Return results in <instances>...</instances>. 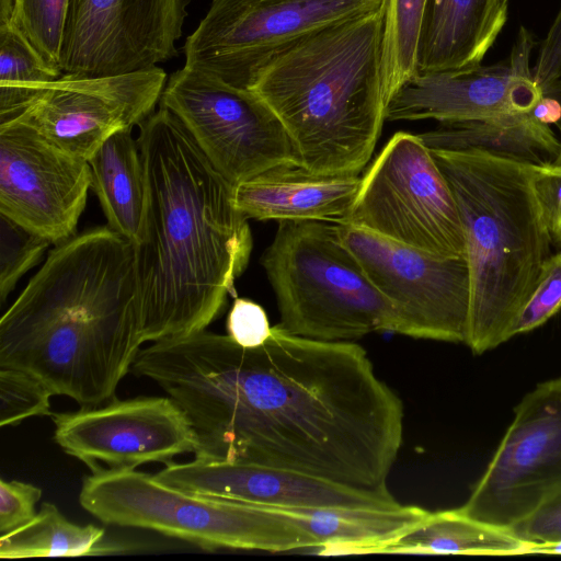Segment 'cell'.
<instances>
[{"mask_svg": "<svg viewBox=\"0 0 561 561\" xmlns=\"http://www.w3.org/2000/svg\"><path fill=\"white\" fill-rule=\"evenodd\" d=\"M186 415L195 457L299 471L360 489L387 488L403 404L354 342L276 324L260 346L206 330L152 342L131 370Z\"/></svg>", "mask_w": 561, "mask_h": 561, "instance_id": "1", "label": "cell"}, {"mask_svg": "<svg viewBox=\"0 0 561 561\" xmlns=\"http://www.w3.org/2000/svg\"><path fill=\"white\" fill-rule=\"evenodd\" d=\"M146 206L134 242L145 342L186 336L221 316L252 234L233 185L180 119L159 106L139 125Z\"/></svg>", "mask_w": 561, "mask_h": 561, "instance_id": "2", "label": "cell"}, {"mask_svg": "<svg viewBox=\"0 0 561 561\" xmlns=\"http://www.w3.org/2000/svg\"><path fill=\"white\" fill-rule=\"evenodd\" d=\"M144 343L135 247L106 225L56 244L3 313L0 367L96 407L115 398Z\"/></svg>", "mask_w": 561, "mask_h": 561, "instance_id": "3", "label": "cell"}, {"mask_svg": "<svg viewBox=\"0 0 561 561\" xmlns=\"http://www.w3.org/2000/svg\"><path fill=\"white\" fill-rule=\"evenodd\" d=\"M383 12L319 30L274 55L250 90L274 112L297 164L321 175H359L386 121Z\"/></svg>", "mask_w": 561, "mask_h": 561, "instance_id": "4", "label": "cell"}, {"mask_svg": "<svg viewBox=\"0 0 561 561\" xmlns=\"http://www.w3.org/2000/svg\"><path fill=\"white\" fill-rule=\"evenodd\" d=\"M460 213L470 278L466 344L474 354L510 331L552 254L533 186L535 163L482 150L431 149Z\"/></svg>", "mask_w": 561, "mask_h": 561, "instance_id": "5", "label": "cell"}, {"mask_svg": "<svg viewBox=\"0 0 561 561\" xmlns=\"http://www.w3.org/2000/svg\"><path fill=\"white\" fill-rule=\"evenodd\" d=\"M261 264L279 324L291 334L353 342L371 332H400L396 309L342 242L336 224L279 220Z\"/></svg>", "mask_w": 561, "mask_h": 561, "instance_id": "6", "label": "cell"}, {"mask_svg": "<svg viewBox=\"0 0 561 561\" xmlns=\"http://www.w3.org/2000/svg\"><path fill=\"white\" fill-rule=\"evenodd\" d=\"M79 503L104 524L153 530L207 551L319 548L318 540L288 514L186 492L136 469L91 471L83 478Z\"/></svg>", "mask_w": 561, "mask_h": 561, "instance_id": "7", "label": "cell"}, {"mask_svg": "<svg viewBox=\"0 0 561 561\" xmlns=\"http://www.w3.org/2000/svg\"><path fill=\"white\" fill-rule=\"evenodd\" d=\"M343 224L433 256H465L457 202L420 135L398 131L386 142Z\"/></svg>", "mask_w": 561, "mask_h": 561, "instance_id": "8", "label": "cell"}, {"mask_svg": "<svg viewBox=\"0 0 561 561\" xmlns=\"http://www.w3.org/2000/svg\"><path fill=\"white\" fill-rule=\"evenodd\" d=\"M380 7L381 0H213L185 39L184 66L250 90L259 70L280 50Z\"/></svg>", "mask_w": 561, "mask_h": 561, "instance_id": "9", "label": "cell"}, {"mask_svg": "<svg viewBox=\"0 0 561 561\" xmlns=\"http://www.w3.org/2000/svg\"><path fill=\"white\" fill-rule=\"evenodd\" d=\"M159 104L180 119L233 186L272 168L297 164L282 122L251 90L184 66L169 76Z\"/></svg>", "mask_w": 561, "mask_h": 561, "instance_id": "10", "label": "cell"}, {"mask_svg": "<svg viewBox=\"0 0 561 561\" xmlns=\"http://www.w3.org/2000/svg\"><path fill=\"white\" fill-rule=\"evenodd\" d=\"M336 225L342 242L396 309L399 334L467 342L470 278L465 256L437 257L353 225Z\"/></svg>", "mask_w": 561, "mask_h": 561, "instance_id": "11", "label": "cell"}, {"mask_svg": "<svg viewBox=\"0 0 561 561\" xmlns=\"http://www.w3.org/2000/svg\"><path fill=\"white\" fill-rule=\"evenodd\" d=\"M485 472L458 513L507 529L561 490V377L524 396Z\"/></svg>", "mask_w": 561, "mask_h": 561, "instance_id": "12", "label": "cell"}, {"mask_svg": "<svg viewBox=\"0 0 561 561\" xmlns=\"http://www.w3.org/2000/svg\"><path fill=\"white\" fill-rule=\"evenodd\" d=\"M191 0H70L60 69L103 77L178 57Z\"/></svg>", "mask_w": 561, "mask_h": 561, "instance_id": "13", "label": "cell"}, {"mask_svg": "<svg viewBox=\"0 0 561 561\" xmlns=\"http://www.w3.org/2000/svg\"><path fill=\"white\" fill-rule=\"evenodd\" d=\"M167 80L158 66L103 77L62 75L13 121L88 161L112 135L139 126L154 112Z\"/></svg>", "mask_w": 561, "mask_h": 561, "instance_id": "14", "label": "cell"}, {"mask_svg": "<svg viewBox=\"0 0 561 561\" xmlns=\"http://www.w3.org/2000/svg\"><path fill=\"white\" fill-rule=\"evenodd\" d=\"M54 439L91 471L171 463L195 453V433L178 403L168 397L112 400L96 407L50 414Z\"/></svg>", "mask_w": 561, "mask_h": 561, "instance_id": "15", "label": "cell"}, {"mask_svg": "<svg viewBox=\"0 0 561 561\" xmlns=\"http://www.w3.org/2000/svg\"><path fill=\"white\" fill-rule=\"evenodd\" d=\"M90 188L87 160L24 123L0 124V214L56 245L76 236Z\"/></svg>", "mask_w": 561, "mask_h": 561, "instance_id": "16", "label": "cell"}, {"mask_svg": "<svg viewBox=\"0 0 561 561\" xmlns=\"http://www.w3.org/2000/svg\"><path fill=\"white\" fill-rule=\"evenodd\" d=\"M533 35L520 27L507 61L415 73L386 105V121L456 123L530 113L542 99L529 58Z\"/></svg>", "mask_w": 561, "mask_h": 561, "instance_id": "17", "label": "cell"}, {"mask_svg": "<svg viewBox=\"0 0 561 561\" xmlns=\"http://www.w3.org/2000/svg\"><path fill=\"white\" fill-rule=\"evenodd\" d=\"M191 493L278 507L392 508L401 504L388 488L360 489L289 469L195 457L153 474Z\"/></svg>", "mask_w": 561, "mask_h": 561, "instance_id": "18", "label": "cell"}, {"mask_svg": "<svg viewBox=\"0 0 561 561\" xmlns=\"http://www.w3.org/2000/svg\"><path fill=\"white\" fill-rule=\"evenodd\" d=\"M359 185V175H321L284 164L234 185L233 201L248 219L343 224Z\"/></svg>", "mask_w": 561, "mask_h": 561, "instance_id": "19", "label": "cell"}, {"mask_svg": "<svg viewBox=\"0 0 561 561\" xmlns=\"http://www.w3.org/2000/svg\"><path fill=\"white\" fill-rule=\"evenodd\" d=\"M508 0H428L416 73L481 64L506 23Z\"/></svg>", "mask_w": 561, "mask_h": 561, "instance_id": "20", "label": "cell"}, {"mask_svg": "<svg viewBox=\"0 0 561 561\" xmlns=\"http://www.w3.org/2000/svg\"><path fill=\"white\" fill-rule=\"evenodd\" d=\"M267 507L295 518L318 540L323 551L347 553H376L428 514V511L412 505L392 508Z\"/></svg>", "mask_w": 561, "mask_h": 561, "instance_id": "21", "label": "cell"}, {"mask_svg": "<svg viewBox=\"0 0 561 561\" xmlns=\"http://www.w3.org/2000/svg\"><path fill=\"white\" fill-rule=\"evenodd\" d=\"M419 135L430 149H477L535 164L552 163L560 149L550 126L531 113L440 123L436 129Z\"/></svg>", "mask_w": 561, "mask_h": 561, "instance_id": "22", "label": "cell"}, {"mask_svg": "<svg viewBox=\"0 0 561 561\" xmlns=\"http://www.w3.org/2000/svg\"><path fill=\"white\" fill-rule=\"evenodd\" d=\"M133 129L107 138L88 160L91 188L114 231L133 243L137 240L146 206V176Z\"/></svg>", "mask_w": 561, "mask_h": 561, "instance_id": "23", "label": "cell"}, {"mask_svg": "<svg viewBox=\"0 0 561 561\" xmlns=\"http://www.w3.org/2000/svg\"><path fill=\"white\" fill-rule=\"evenodd\" d=\"M528 547L507 529L469 518L457 510L428 512L414 527L376 553L516 554Z\"/></svg>", "mask_w": 561, "mask_h": 561, "instance_id": "24", "label": "cell"}, {"mask_svg": "<svg viewBox=\"0 0 561 561\" xmlns=\"http://www.w3.org/2000/svg\"><path fill=\"white\" fill-rule=\"evenodd\" d=\"M104 535V528L72 523L55 504L44 502L34 518L1 535L0 558L76 557L111 551L103 543Z\"/></svg>", "mask_w": 561, "mask_h": 561, "instance_id": "25", "label": "cell"}, {"mask_svg": "<svg viewBox=\"0 0 561 561\" xmlns=\"http://www.w3.org/2000/svg\"><path fill=\"white\" fill-rule=\"evenodd\" d=\"M13 24L0 26V124L19 117L62 76Z\"/></svg>", "mask_w": 561, "mask_h": 561, "instance_id": "26", "label": "cell"}, {"mask_svg": "<svg viewBox=\"0 0 561 561\" xmlns=\"http://www.w3.org/2000/svg\"><path fill=\"white\" fill-rule=\"evenodd\" d=\"M428 0H381L382 75L387 102L416 73V51Z\"/></svg>", "mask_w": 561, "mask_h": 561, "instance_id": "27", "label": "cell"}, {"mask_svg": "<svg viewBox=\"0 0 561 561\" xmlns=\"http://www.w3.org/2000/svg\"><path fill=\"white\" fill-rule=\"evenodd\" d=\"M70 0H15L11 24L36 50L60 68V55Z\"/></svg>", "mask_w": 561, "mask_h": 561, "instance_id": "28", "label": "cell"}, {"mask_svg": "<svg viewBox=\"0 0 561 561\" xmlns=\"http://www.w3.org/2000/svg\"><path fill=\"white\" fill-rule=\"evenodd\" d=\"M51 244L46 238L0 214V302Z\"/></svg>", "mask_w": 561, "mask_h": 561, "instance_id": "29", "label": "cell"}, {"mask_svg": "<svg viewBox=\"0 0 561 561\" xmlns=\"http://www.w3.org/2000/svg\"><path fill=\"white\" fill-rule=\"evenodd\" d=\"M50 388L16 368L0 367V425L15 426L32 416L50 415Z\"/></svg>", "mask_w": 561, "mask_h": 561, "instance_id": "30", "label": "cell"}, {"mask_svg": "<svg viewBox=\"0 0 561 561\" xmlns=\"http://www.w3.org/2000/svg\"><path fill=\"white\" fill-rule=\"evenodd\" d=\"M560 309L561 251L551 254L543 263L536 286L510 331V337L539 328Z\"/></svg>", "mask_w": 561, "mask_h": 561, "instance_id": "31", "label": "cell"}, {"mask_svg": "<svg viewBox=\"0 0 561 561\" xmlns=\"http://www.w3.org/2000/svg\"><path fill=\"white\" fill-rule=\"evenodd\" d=\"M529 552L561 549V490L508 528Z\"/></svg>", "mask_w": 561, "mask_h": 561, "instance_id": "32", "label": "cell"}, {"mask_svg": "<svg viewBox=\"0 0 561 561\" xmlns=\"http://www.w3.org/2000/svg\"><path fill=\"white\" fill-rule=\"evenodd\" d=\"M42 490L27 482L0 480V535L10 533L35 517Z\"/></svg>", "mask_w": 561, "mask_h": 561, "instance_id": "33", "label": "cell"}, {"mask_svg": "<svg viewBox=\"0 0 561 561\" xmlns=\"http://www.w3.org/2000/svg\"><path fill=\"white\" fill-rule=\"evenodd\" d=\"M272 327L265 310L247 298H234L227 317L228 335L243 347L262 345L270 336Z\"/></svg>", "mask_w": 561, "mask_h": 561, "instance_id": "34", "label": "cell"}, {"mask_svg": "<svg viewBox=\"0 0 561 561\" xmlns=\"http://www.w3.org/2000/svg\"><path fill=\"white\" fill-rule=\"evenodd\" d=\"M533 186L552 241L558 244L561 241V167L535 164Z\"/></svg>", "mask_w": 561, "mask_h": 561, "instance_id": "35", "label": "cell"}, {"mask_svg": "<svg viewBox=\"0 0 561 561\" xmlns=\"http://www.w3.org/2000/svg\"><path fill=\"white\" fill-rule=\"evenodd\" d=\"M533 78L543 96L561 92V9L541 45Z\"/></svg>", "mask_w": 561, "mask_h": 561, "instance_id": "36", "label": "cell"}, {"mask_svg": "<svg viewBox=\"0 0 561 561\" xmlns=\"http://www.w3.org/2000/svg\"><path fill=\"white\" fill-rule=\"evenodd\" d=\"M530 113L545 124L558 123L561 119V104L553 98L542 96Z\"/></svg>", "mask_w": 561, "mask_h": 561, "instance_id": "37", "label": "cell"}, {"mask_svg": "<svg viewBox=\"0 0 561 561\" xmlns=\"http://www.w3.org/2000/svg\"><path fill=\"white\" fill-rule=\"evenodd\" d=\"M15 0H0V26L11 22Z\"/></svg>", "mask_w": 561, "mask_h": 561, "instance_id": "38", "label": "cell"}, {"mask_svg": "<svg viewBox=\"0 0 561 561\" xmlns=\"http://www.w3.org/2000/svg\"><path fill=\"white\" fill-rule=\"evenodd\" d=\"M552 163H553V164H556V165L561 167V140H560V149H559V152H558V154H557V157H556V159L553 160V162H552Z\"/></svg>", "mask_w": 561, "mask_h": 561, "instance_id": "39", "label": "cell"}, {"mask_svg": "<svg viewBox=\"0 0 561 561\" xmlns=\"http://www.w3.org/2000/svg\"><path fill=\"white\" fill-rule=\"evenodd\" d=\"M558 245L561 248V241L558 243Z\"/></svg>", "mask_w": 561, "mask_h": 561, "instance_id": "40", "label": "cell"}, {"mask_svg": "<svg viewBox=\"0 0 561 561\" xmlns=\"http://www.w3.org/2000/svg\"><path fill=\"white\" fill-rule=\"evenodd\" d=\"M434 1H438V0H434Z\"/></svg>", "mask_w": 561, "mask_h": 561, "instance_id": "41", "label": "cell"}]
</instances>
